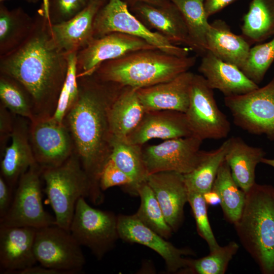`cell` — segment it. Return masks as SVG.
Masks as SVG:
<instances>
[{
	"label": "cell",
	"instance_id": "1",
	"mask_svg": "<svg viewBox=\"0 0 274 274\" xmlns=\"http://www.w3.org/2000/svg\"><path fill=\"white\" fill-rule=\"evenodd\" d=\"M25 41L0 56V74L20 83L30 94L35 116H52L66 77L68 55L55 42L47 12L42 5Z\"/></svg>",
	"mask_w": 274,
	"mask_h": 274
},
{
	"label": "cell",
	"instance_id": "2",
	"mask_svg": "<svg viewBox=\"0 0 274 274\" xmlns=\"http://www.w3.org/2000/svg\"><path fill=\"white\" fill-rule=\"evenodd\" d=\"M79 94L63 123L68 129L74 153L92 185V201H102L99 184L102 169L111 153L109 112L122 86L102 81L94 75L77 77Z\"/></svg>",
	"mask_w": 274,
	"mask_h": 274
},
{
	"label": "cell",
	"instance_id": "3",
	"mask_svg": "<svg viewBox=\"0 0 274 274\" xmlns=\"http://www.w3.org/2000/svg\"><path fill=\"white\" fill-rule=\"evenodd\" d=\"M196 60L195 56H177L158 49L140 50L104 62L92 75L102 81L139 89L170 80L189 71Z\"/></svg>",
	"mask_w": 274,
	"mask_h": 274
},
{
	"label": "cell",
	"instance_id": "4",
	"mask_svg": "<svg viewBox=\"0 0 274 274\" xmlns=\"http://www.w3.org/2000/svg\"><path fill=\"white\" fill-rule=\"evenodd\" d=\"M241 244L263 274H274V187L255 183L234 224Z\"/></svg>",
	"mask_w": 274,
	"mask_h": 274
},
{
	"label": "cell",
	"instance_id": "5",
	"mask_svg": "<svg viewBox=\"0 0 274 274\" xmlns=\"http://www.w3.org/2000/svg\"><path fill=\"white\" fill-rule=\"evenodd\" d=\"M41 176L55 224L69 230L77 201L82 197H91L89 177L75 153L57 167L42 169Z\"/></svg>",
	"mask_w": 274,
	"mask_h": 274
},
{
	"label": "cell",
	"instance_id": "6",
	"mask_svg": "<svg viewBox=\"0 0 274 274\" xmlns=\"http://www.w3.org/2000/svg\"><path fill=\"white\" fill-rule=\"evenodd\" d=\"M115 32L143 39L156 48L177 56H188L192 51L188 47L173 44L158 32L149 29L129 10L123 0H108L94 18V38Z\"/></svg>",
	"mask_w": 274,
	"mask_h": 274
},
{
	"label": "cell",
	"instance_id": "7",
	"mask_svg": "<svg viewBox=\"0 0 274 274\" xmlns=\"http://www.w3.org/2000/svg\"><path fill=\"white\" fill-rule=\"evenodd\" d=\"M69 231L81 246L89 249L98 260L112 250L119 238L117 216L92 207L83 197L77 201Z\"/></svg>",
	"mask_w": 274,
	"mask_h": 274
},
{
	"label": "cell",
	"instance_id": "8",
	"mask_svg": "<svg viewBox=\"0 0 274 274\" xmlns=\"http://www.w3.org/2000/svg\"><path fill=\"white\" fill-rule=\"evenodd\" d=\"M234 124L249 133L274 141V78L248 93L224 97Z\"/></svg>",
	"mask_w": 274,
	"mask_h": 274
},
{
	"label": "cell",
	"instance_id": "9",
	"mask_svg": "<svg viewBox=\"0 0 274 274\" xmlns=\"http://www.w3.org/2000/svg\"><path fill=\"white\" fill-rule=\"evenodd\" d=\"M41 175L42 168L36 164L20 178L11 206L0 219V225L39 229L55 224V218L43 206Z\"/></svg>",
	"mask_w": 274,
	"mask_h": 274
},
{
	"label": "cell",
	"instance_id": "10",
	"mask_svg": "<svg viewBox=\"0 0 274 274\" xmlns=\"http://www.w3.org/2000/svg\"><path fill=\"white\" fill-rule=\"evenodd\" d=\"M185 114L192 134L202 141L222 139L230 131L229 120L218 107L213 89L201 75L194 74Z\"/></svg>",
	"mask_w": 274,
	"mask_h": 274
},
{
	"label": "cell",
	"instance_id": "11",
	"mask_svg": "<svg viewBox=\"0 0 274 274\" xmlns=\"http://www.w3.org/2000/svg\"><path fill=\"white\" fill-rule=\"evenodd\" d=\"M34 252L40 265L66 274L80 272L86 263L81 246L70 231L56 224L36 229Z\"/></svg>",
	"mask_w": 274,
	"mask_h": 274
},
{
	"label": "cell",
	"instance_id": "12",
	"mask_svg": "<svg viewBox=\"0 0 274 274\" xmlns=\"http://www.w3.org/2000/svg\"><path fill=\"white\" fill-rule=\"evenodd\" d=\"M29 135L36 162L42 169L57 167L74 153L68 129L52 116H35L29 121Z\"/></svg>",
	"mask_w": 274,
	"mask_h": 274
},
{
	"label": "cell",
	"instance_id": "13",
	"mask_svg": "<svg viewBox=\"0 0 274 274\" xmlns=\"http://www.w3.org/2000/svg\"><path fill=\"white\" fill-rule=\"evenodd\" d=\"M203 141L192 134L166 140L143 149L148 175L160 172H175L183 175L192 171L200 162Z\"/></svg>",
	"mask_w": 274,
	"mask_h": 274
},
{
	"label": "cell",
	"instance_id": "14",
	"mask_svg": "<svg viewBox=\"0 0 274 274\" xmlns=\"http://www.w3.org/2000/svg\"><path fill=\"white\" fill-rule=\"evenodd\" d=\"M151 49L157 48L143 39L121 32L94 38L77 53V77L92 75L106 61L133 51Z\"/></svg>",
	"mask_w": 274,
	"mask_h": 274
},
{
	"label": "cell",
	"instance_id": "15",
	"mask_svg": "<svg viewBox=\"0 0 274 274\" xmlns=\"http://www.w3.org/2000/svg\"><path fill=\"white\" fill-rule=\"evenodd\" d=\"M117 230L119 237L123 241L145 246L157 253L170 272H181L187 265V258L183 256L194 254L190 249L175 247L145 225L135 214L117 216Z\"/></svg>",
	"mask_w": 274,
	"mask_h": 274
},
{
	"label": "cell",
	"instance_id": "16",
	"mask_svg": "<svg viewBox=\"0 0 274 274\" xmlns=\"http://www.w3.org/2000/svg\"><path fill=\"white\" fill-rule=\"evenodd\" d=\"M130 10L147 27L173 44L184 45L195 51L184 18L172 2L164 7L139 2L131 5Z\"/></svg>",
	"mask_w": 274,
	"mask_h": 274
},
{
	"label": "cell",
	"instance_id": "17",
	"mask_svg": "<svg viewBox=\"0 0 274 274\" xmlns=\"http://www.w3.org/2000/svg\"><path fill=\"white\" fill-rule=\"evenodd\" d=\"M36 229L0 225L1 272L18 274L36 264L34 252Z\"/></svg>",
	"mask_w": 274,
	"mask_h": 274
},
{
	"label": "cell",
	"instance_id": "18",
	"mask_svg": "<svg viewBox=\"0 0 274 274\" xmlns=\"http://www.w3.org/2000/svg\"><path fill=\"white\" fill-rule=\"evenodd\" d=\"M146 182L154 192L167 223L176 231L183 220L184 208L188 199L183 175L175 172L155 173L148 176Z\"/></svg>",
	"mask_w": 274,
	"mask_h": 274
},
{
	"label": "cell",
	"instance_id": "19",
	"mask_svg": "<svg viewBox=\"0 0 274 274\" xmlns=\"http://www.w3.org/2000/svg\"><path fill=\"white\" fill-rule=\"evenodd\" d=\"M194 74L187 71L168 81L137 89L146 111L169 110L185 113Z\"/></svg>",
	"mask_w": 274,
	"mask_h": 274
},
{
	"label": "cell",
	"instance_id": "20",
	"mask_svg": "<svg viewBox=\"0 0 274 274\" xmlns=\"http://www.w3.org/2000/svg\"><path fill=\"white\" fill-rule=\"evenodd\" d=\"M184 113L169 110L146 111L126 140L142 146L153 139L168 140L192 135Z\"/></svg>",
	"mask_w": 274,
	"mask_h": 274
},
{
	"label": "cell",
	"instance_id": "21",
	"mask_svg": "<svg viewBox=\"0 0 274 274\" xmlns=\"http://www.w3.org/2000/svg\"><path fill=\"white\" fill-rule=\"evenodd\" d=\"M29 124L27 119L16 117L11 142L2 153L1 176L12 189L30 167L38 164L29 140Z\"/></svg>",
	"mask_w": 274,
	"mask_h": 274
},
{
	"label": "cell",
	"instance_id": "22",
	"mask_svg": "<svg viewBox=\"0 0 274 274\" xmlns=\"http://www.w3.org/2000/svg\"><path fill=\"white\" fill-rule=\"evenodd\" d=\"M198 71L212 89L219 90L224 96L245 94L259 87L236 65L222 60L209 51L202 55Z\"/></svg>",
	"mask_w": 274,
	"mask_h": 274
},
{
	"label": "cell",
	"instance_id": "23",
	"mask_svg": "<svg viewBox=\"0 0 274 274\" xmlns=\"http://www.w3.org/2000/svg\"><path fill=\"white\" fill-rule=\"evenodd\" d=\"M104 5L90 0L88 6L77 15L62 23L51 24L53 37L66 54L78 52L94 39L95 17Z\"/></svg>",
	"mask_w": 274,
	"mask_h": 274
},
{
	"label": "cell",
	"instance_id": "24",
	"mask_svg": "<svg viewBox=\"0 0 274 274\" xmlns=\"http://www.w3.org/2000/svg\"><path fill=\"white\" fill-rule=\"evenodd\" d=\"M228 141L225 160L234 180L246 193L256 183V168L266 152L262 148L248 145L239 136H232Z\"/></svg>",
	"mask_w": 274,
	"mask_h": 274
},
{
	"label": "cell",
	"instance_id": "25",
	"mask_svg": "<svg viewBox=\"0 0 274 274\" xmlns=\"http://www.w3.org/2000/svg\"><path fill=\"white\" fill-rule=\"evenodd\" d=\"M145 112L138 96L137 89L122 87L109 109L112 137L126 140L139 124Z\"/></svg>",
	"mask_w": 274,
	"mask_h": 274
},
{
	"label": "cell",
	"instance_id": "26",
	"mask_svg": "<svg viewBox=\"0 0 274 274\" xmlns=\"http://www.w3.org/2000/svg\"><path fill=\"white\" fill-rule=\"evenodd\" d=\"M208 51L222 60L240 69L245 64L251 45L242 36L231 30L223 20L217 19L210 24L207 33Z\"/></svg>",
	"mask_w": 274,
	"mask_h": 274
},
{
	"label": "cell",
	"instance_id": "27",
	"mask_svg": "<svg viewBox=\"0 0 274 274\" xmlns=\"http://www.w3.org/2000/svg\"><path fill=\"white\" fill-rule=\"evenodd\" d=\"M35 24L22 8L9 10L0 2V56L18 47L28 37Z\"/></svg>",
	"mask_w": 274,
	"mask_h": 274
},
{
	"label": "cell",
	"instance_id": "28",
	"mask_svg": "<svg viewBox=\"0 0 274 274\" xmlns=\"http://www.w3.org/2000/svg\"><path fill=\"white\" fill-rule=\"evenodd\" d=\"M111 146L110 159L131 180L128 192L137 195L139 186L146 182L148 176L144 161L142 146L114 137L111 138Z\"/></svg>",
	"mask_w": 274,
	"mask_h": 274
},
{
	"label": "cell",
	"instance_id": "29",
	"mask_svg": "<svg viewBox=\"0 0 274 274\" xmlns=\"http://www.w3.org/2000/svg\"><path fill=\"white\" fill-rule=\"evenodd\" d=\"M243 21L241 35L251 45L274 36V0H251Z\"/></svg>",
	"mask_w": 274,
	"mask_h": 274
},
{
	"label": "cell",
	"instance_id": "30",
	"mask_svg": "<svg viewBox=\"0 0 274 274\" xmlns=\"http://www.w3.org/2000/svg\"><path fill=\"white\" fill-rule=\"evenodd\" d=\"M212 189L219 195L224 218L234 224L242 215L246 200V192L234 180L225 160L219 168Z\"/></svg>",
	"mask_w": 274,
	"mask_h": 274
},
{
	"label": "cell",
	"instance_id": "31",
	"mask_svg": "<svg viewBox=\"0 0 274 274\" xmlns=\"http://www.w3.org/2000/svg\"><path fill=\"white\" fill-rule=\"evenodd\" d=\"M228 141L214 150L203 151L201 160L191 172L183 175L188 191L200 194L212 190L219 168L225 160Z\"/></svg>",
	"mask_w": 274,
	"mask_h": 274
},
{
	"label": "cell",
	"instance_id": "32",
	"mask_svg": "<svg viewBox=\"0 0 274 274\" xmlns=\"http://www.w3.org/2000/svg\"><path fill=\"white\" fill-rule=\"evenodd\" d=\"M181 12L195 52L203 55L208 51L207 33L210 26L204 0H169Z\"/></svg>",
	"mask_w": 274,
	"mask_h": 274
},
{
	"label": "cell",
	"instance_id": "33",
	"mask_svg": "<svg viewBox=\"0 0 274 274\" xmlns=\"http://www.w3.org/2000/svg\"><path fill=\"white\" fill-rule=\"evenodd\" d=\"M1 105L14 115L31 121L35 117L32 97L18 81L0 74Z\"/></svg>",
	"mask_w": 274,
	"mask_h": 274
},
{
	"label": "cell",
	"instance_id": "34",
	"mask_svg": "<svg viewBox=\"0 0 274 274\" xmlns=\"http://www.w3.org/2000/svg\"><path fill=\"white\" fill-rule=\"evenodd\" d=\"M140 197V205L135 214L145 225L165 239L169 238L173 230L167 223L162 209L154 192L146 182L137 189Z\"/></svg>",
	"mask_w": 274,
	"mask_h": 274
},
{
	"label": "cell",
	"instance_id": "35",
	"mask_svg": "<svg viewBox=\"0 0 274 274\" xmlns=\"http://www.w3.org/2000/svg\"><path fill=\"white\" fill-rule=\"evenodd\" d=\"M239 249L238 245L231 242L226 246H219L204 257L188 259L186 267L181 272L195 274H224L230 261Z\"/></svg>",
	"mask_w": 274,
	"mask_h": 274
},
{
	"label": "cell",
	"instance_id": "36",
	"mask_svg": "<svg viewBox=\"0 0 274 274\" xmlns=\"http://www.w3.org/2000/svg\"><path fill=\"white\" fill-rule=\"evenodd\" d=\"M274 61V37L270 41L250 48L246 62L241 70L258 85Z\"/></svg>",
	"mask_w": 274,
	"mask_h": 274
},
{
	"label": "cell",
	"instance_id": "37",
	"mask_svg": "<svg viewBox=\"0 0 274 274\" xmlns=\"http://www.w3.org/2000/svg\"><path fill=\"white\" fill-rule=\"evenodd\" d=\"M188 202L193 213L198 233L208 245L210 251L215 250L220 245L216 241L209 221L208 204L203 194L188 191Z\"/></svg>",
	"mask_w": 274,
	"mask_h": 274
},
{
	"label": "cell",
	"instance_id": "38",
	"mask_svg": "<svg viewBox=\"0 0 274 274\" xmlns=\"http://www.w3.org/2000/svg\"><path fill=\"white\" fill-rule=\"evenodd\" d=\"M90 0H49L47 16L51 24L67 21L77 15Z\"/></svg>",
	"mask_w": 274,
	"mask_h": 274
},
{
	"label": "cell",
	"instance_id": "39",
	"mask_svg": "<svg viewBox=\"0 0 274 274\" xmlns=\"http://www.w3.org/2000/svg\"><path fill=\"white\" fill-rule=\"evenodd\" d=\"M99 184L101 191L116 186H125L128 190L131 185V180L110 158L102 169Z\"/></svg>",
	"mask_w": 274,
	"mask_h": 274
},
{
	"label": "cell",
	"instance_id": "40",
	"mask_svg": "<svg viewBox=\"0 0 274 274\" xmlns=\"http://www.w3.org/2000/svg\"><path fill=\"white\" fill-rule=\"evenodd\" d=\"M14 115L6 108L0 105V141L2 153L12 134L15 119Z\"/></svg>",
	"mask_w": 274,
	"mask_h": 274
},
{
	"label": "cell",
	"instance_id": "41",
	"mask_svg": "<svg viewBox=\"0 0 274 274\" xmlns=\"http://www.w3.org/2000/svg\"><path fill=\"white\" fill-rule=\"evenodd\" d=\"M13 189L5 179L0 175V219L8 212L12 203Z\"/></svg>",
	"mask_w": 274,
	"mask_h": 274
},
{
	"label": "cell",
	"instance_id": "42",
	"mask_svg": "<svg viewBox=\"0 0 274 274\" xmlns=\"http://www.w3.org/2000/svg\"><path fill=\"white\" fill-rule=\"evenodd\" d=\"M236 0H204V7L208 18Z\"/></svg>",
	"mask_w": 274,
	"mask_h": 274
},
{
	"label": "cell",
	"instance_id": "43",
	"mask_svg": "<svg viewBox=\"0 0 274 274\" xmlns=\"http://www.w3.org/2000/svg\"><path fill=\"white\" fill-rule=\"evenodd\" d=\"M18 274H66L61 270L50 268L40 265H33L19 271Z\"/></svg>",
	"mask_w": 274,
	"mask_h": 274
},
{
	"label": "cell",
	"instance_id": "44",
	"mask_svg": "<svg viewBox=\"0 0 274 274\" xmlns=\"http://www.w3.org/2000/svg\"><path fill=\"white\" fill-rule=\"evenodd\" d=\"M203 196L208 205L216 206L220 203V199L219 195L212 189L203 194Z\"/></svg>",
	"mask_w": 274,
	"mask_h": 274
},
{
	"label": "cell",
	"instance_id": "45",
	"mask_svg": "<svg viewBox=\"0 0 274 274\" xmlns=\"http://www.w3.org/2000/svg\"><path fill=\"white\" fill-rule=\"evenodd\" d=\"M139 2L160 7L166 6L170 3L169 0H131V5Z\"/></svg>",
	"mask_w": 274,
	"mask_h": 274
},
{
	"label": "cell",
	"instance_id": "46",
	"mask_svg": "<svg viewBox=\"0 0 274 274\" xmlns=\"http://www.w3.org/2000/svg\"><path fill=\"white\" fill-rule=\"evenodd\" d=\"M261 163L268 165L274 168V159L264 157L261 160Z\"/></svg>",
	"mask_w": 274,
	"mask_h": 274
},
{
	"label": "cell",
	"instance_id": "47",
	"mask_svg": "<svg viewBox=\"0 0 274 274\" xmlns=\"http://www.w3.org/2000/svg\"><path fill=\"white\" fill-rule=\"evenodd\" d=\"M5 0H0V2H3ZM27 2L29 3H38L40 0H25Z\"/></svg>",
	"mask_w": 274,
	"mask_h": 274
},
{
	"label": "cell",
	"instance_id": "48",
	"mask_svg": "<svg viewBox=\"0 0 274 274\" xmlns=\"http://www.w3.org/2000/svg\"><path fill=\"white\" fill-rule=\"evenodd\" d=\"M92 1L100 3L102 4V5H104L108 1V0H92Z\"/></svg>",
	"mask_w": 274,
	"mask_h": 274
}]
</instances>
